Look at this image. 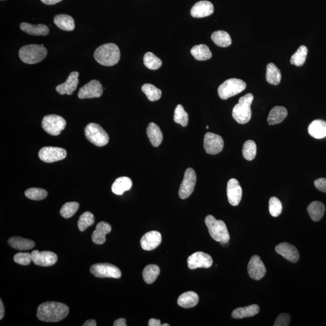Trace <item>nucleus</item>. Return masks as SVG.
<instances>
[{
  "label": "nucleus",
  "instance_id": "nucleus-1",
  "mask_svg": "<svg viewBox=\"0 0 326 326\" xmlns=\"http://www.w3.org/2000/svg\"><path fill=\"white\" fill-rule=\"evenodd\" d=\"M69 313V308L65 304L48 301L41 304L38 308V318L42 321L58 322L64 319Z\"/></svg>",
  "mask_w": 326,
  "mask_h": 326
},
{
  "label": "nucleus",
  "instance_id": "nucleus-2",
  "mask_svg": "<svg viewBox=\"0 0 326 326\" xmlns=\"http://www.w3.org/2000/svg\"><path fill=\"white\" fill-rule=\"evenodd\" d=\"M96 61L106 67L113 66L119 62L120 52L116 44L108 43L98 47L94 53Z\"/></svg>",
  "mask_w": 326,
  "mask_h": 326
},
{
  "label": "nucleus",
  "instance_id": "nucleus-3",
  "mask_svg": "<svg viewBox=\"0 0 326 326\" xmlns=\"http://www.w3.org/2000/svg\"><path fill=\"white\" fill-rule=\"evenodd\" d=\"M205 223L208 228L210 235L215 241L228 244L230 237L223 221L217 220L214 216L208 215L205 219Z\"/></svg>",
  "mask_w": 326,
  "mask_h": 326
},
{
  "label": "nucleus",
  "instance_id": "nucleus-4",
  "mask_svg": "<svg viewBox=\"0 0 326 326\" xmlns=\"http://www.w3.org/2000/svg\"><path fill=\"white\" fill-rule=\"evenodd\" d=\"M253 95L248 93L240 98L239 103L233 108L232 116L240 124L247 123L251 118V105Z\"/></svg>",
  "mask_w": 326,
  "mask_h": 326
},
{
  "label": "nucleus",
  "instance_id": "nucleus-5",
  "mask_svg": "<svg viewBox=\"0 0 326 326\" xmlns=\"http://www.w3.org/2000/svg\"><path fill=\"white\" fill-rule=\"evenodd\" d=\"M47 55V50L45 47L37 44L23 46L19 51L21 60L28 64L38 63L42 61Z\"/></svg>",
  "mask_w": 326,
  "mask_h": 326
},
{
  "label": "nucleus",
  "instance_id": "nucleus-6",
  "mask_svg": "<svg viewBox=\"0 0 326 326\" xmlns=\"http://www.w3.org/2000/svg\"><path fill=\"white\" fill-rule=\"evenodd\" d=\"M246 87L247 84L242 80L236 78L229 79L219 86L218 93L221 99L227 100L228 98L241 93Z\"/></svg>",
  "mask_w": 326,
  "mask_h": 326
},
{
  "label": "nucleus",
  "instance_id": "nucleus-7",
  "mask_svg": "<svg viewBox=\"0 0 326 326\" xmlns=\"http://www.w3.org/2000/svg\"><path fill=\"white\" fill-rule=\"evenodd\" d=\"M85 134L89 141L98 147L106 146L109 140L105 130L99 124L94 123L87 124L85 129Z\"/></svg>",
  "mask_w": 326,
  "mask_h": 326
},
{
  "label": "nucleus",
  "instance_id": "nucleus-8",
  "mask_svg": "<svg viewBox=\"0 0 326 326\" xmlns=\"http://www.w3.org/2000/svg\"><path fill=\"white\" fill-rule=\"evenodd\" d=\"M66 121L63 117L55 114H50L44 117L42 127L44 130L51 135H58L66 127Z\"/></svg>",
  "mask_w": 326,
  "mask_h": 326
},
{
  "label": "nucleus",
  "instance_id": "nucleus-9",
  "mask_svg": "<svg viewBox=\"0 0 326 326\" xmlns=\"http://www.w3.org/2000/svg\"><path fill=\"white\" fill-rule=\"evenodd\" d=\"M91 273L96 277L120 278L121 272L119 268L110 263H97L91 266Z\"/></svg>",
  "mask_w": 326,
  "mask_h": 326
},
{
  "label": "nucleus",
  "instance_id": "nucleus-10",
  "mask_svg": "<svg viewBox=\"0 0 326 326\" xmlns=\"http://www.w3.org/2000/svg\"><path fill=\"white\" fill-rule=\"evenodd\" d=\"M197 183V174L192 168H188L185 173L182 185L179 190V197L181 199L185 200L194 192Z\"/></svg>",
  "mask_w": 326,
  "mask_h": 326
},
{
  "label": "nucleus",
  "instance_id": "nucleus-11",
  "mask_svg": "<svg viewBox=\"0 0 326 326\" xmlns=\"http://www.w3.org/2000/svg\"><path fill=\"white\" fill-rule=\"evenodd\" d=\"M38 155L41 161L52 163L66 158L67 151L61 147H44L40 150Z\"/></svg>",
  "mask_w": 326,
  "mask_h": 326
},
{
  "label": "nucleus",
  "instance_id": "nucleus-12",
  "mask_svg": "<svg viewBox=\"0 0 326 326\" xmlns=\"http://www.w3.org/2000/svg\"><path fill=\"white\" fill-rule=\"evenodd\" d=\"M224 142L220 135L207 132L204 136V147L207 153L216 155L223 149Z\"/></svg>",
  "mask_w": 326,
  "mask_h": 326
},
{
  "label": "nucleus",
  "instance_id": "nucleus-13",
  "mask_svg": "<svg viewBox=\"0 0 326 326\" xmlns=\"http://www.w3.org/2000/svg\"><path fill=\"white\" fill-rule=\"evenodd\" d=\"M188 265L189 268L191 269L199 268H209L213 265V259L209 254L198 251L189 257Z\"/></svg>",
  "mask_w": 326,
  "mask_h": 326
},
{
  "label": "nucleus",
  "instance_id": "nucleus-14",
  "mask_svg": "<svg viewBox=\"0 0 326 326\" xmlns=\"http://www.w3.org/2000/svg\"><path fill=\"white\" fill-rule=\"evenodd\" d=\"M102 94L103 88L100 82L92 80L80 89L78 97L80 99H91L101 97Z\"/></svg>",
  "mask_w": 326,
  "mask_h": 326
},
{
  "label": "nucleus",
  "instance_id": "nucleus-15",
  "mask_svg": "<svg viewBox=\"0 0 326 326\" xmlns=\"http://www.w3.org/2000/svg\"><path fill=\"white\" fill-rule=\"evenodd\" d=\"M248 272L252 279L260 280L265 277L266 269L259 256L254 255L251 258L248 265Z\"/></svg>",
  "mask_w": 326,
  "mask_h": 326
},
{
  "label": "nucleus",
  "instance_id": "nucleus-16",
  "mask_svg": "<svg viewBox=\"0 0 326 326\" xmlns=\"http://www.w3.org/2000/svg\"><path fill=\"white\" fill-rule=\"evenodd\" d=\"M31 254L32 262L38 266H50L57 262V255L51 251L35 250Z\"/></svg>",
  "mask_w": 326,
  "mask_h": 326
},
{
  "label": "nucleus",
  "instance_id": "nucleus-17",
  "mask_svg": "<svg viewBox=\"0 0 326 326\" xmlns=\"http://www.w3.org/2000/svg\"><path fill=\"white\" fill-rule=\"evenodd\" d=\"M227 194L228 202L231 205L238 206L242 200V189L238 180L232 179L228 181Z\"/></svg>",
  "mask_w": 326,
  "mask_h": 326
},
{
  "label": "nucleus",
  "instance_id": "nucleus-18",
  "mask_svg": "<svg viewBox=\"0 0 326 326\" xmlns=\"http://www.w3.org/2000/svg\"><path fill=\"white\" fill-rule=\"evenodd\" d=\"M161 233L156 231H151L142 237L140 241L141 247L145 251L155 250L161 244Z\"/></svg>",
  "mask_w": 326,
  "mask_h": 326
},
{
  "label": "nucleus",
  "instance_id": "nucleus-19",
  "mask_svg": "<svg viewBox=\"0 0 326 326\" xmlns=\"http://www.w3.org/2000/svg\"><path fill=\"white\" fill-rule=\"evenodd\" d=\"M275 251L292 263L297 262L300 258L297 248L288 243L283 242L277 245L275 247Z\"/></svg>",
  "mask_w": 326,
  "mask_h": 326
},
{
  "label": "nucleus",
  "instance_id": "nucleus-20",
  "mask_svg": "<svg viewBox=\"0 0 326 326\" xmlns=\"http://www.w3.org/2000/svg\"><path fill=\"white\" fill-rule=\"evenodd\" d=\"M79 74L78 72H73L70 74L69 77L63 84L59 85L56 87V90L61 95H72L76 90L79 84Z\"/></svg>",
  "mask_w": 326,
  "mask_h": 326
},
{
  "label": "nucleus",
  "instance_id": "nucleus-21",
  "mask_svg": "<svg viewBox=\"0 0 326 326\" xmlns=\"http://www.w3.org/2000/svg\"><path fill=\"white\" fill-rule=\"evenodd\" d=\"M214 12V7L211 2L201 1L197 3L192 7L191 14L193 17L204 18L211 16Z\"/></svg>",
  "mask_w": 326,
  "mask_h": 326
},
{
  "label": "nucleus",
  "instance_id": "nucleus-22",
  "mask_svg": "<svg viewBox=\"0 0 326 326\" xmlns=\"http://www.w3.org/2000/svg\"><path fill=\"white\" fill-rule=\"evenodd\" d=\"M111 226L107 222H100L96 225L92 235V241L95 244L102 245L106 242V235L111 232Z\"/></svg>",
  "mask_w": 326,
  "mask_h": 326
},
{
  "label": "nucleus",
  "instance_id": "nucleus-23",
  "mask_svg": "<svg viewBox=\"0 0 326 326\" xmlns=\"http://www.w3.org/2000/svg\"><path fill=\"white\" fill-rule=\"evenodd\" d=\"M20 29L22 31L32 36H46L50 32L48 27L46 25H33L27 23L21 24Z\"/></svg>",
  "mask_w": 326,
  "mask_h": 326
},
{
  "label": "nucleus",
  "instance_id": "nucleus-24",
  "mask_svg": "<svg viewBox=\"0 0 326 326\" xmlns=\"http://www.w3.org/2000/svg\"><path fill=\"white\" fill-rule=\"evenodd\" d=\"M308 132L313 138L321 139L326 137V121L315 120L308 127Z\"/></svg>",
  "mask_w": 326,
  "mask_h": 326
},
{
  "label": "nucleus",
  "instance_id": "nucleus-25",
  "mask_svg": "<svg viewBox=\"0 0 326 326\" xmlns=\"http://www.w3.org/2000/svg\"><path fill=\"white\" fill-rule=\"evenodd\" d=\"M147 135L151 144L153 147H158L161 144L163 135L159 127L155 123L151 122L147 128Z\"/></svg>",
  "mask_w": 326,
  "mask_h": 326
},
{
  "label": "nucleus",
  "instance_id": "nucleus-26",
  "mask_svg": "<svg viewBox=\"0 0 326 326\" xmlns=\"http://www.w3.org/2000/svg\"><path fill=\"white\" fill-rule=\"evenodd\" d=\"M199 301V297L197 293L188 291L183 293L178 299V304L179 306L186 309L194 307L197 306Z\"/></svg>",
  "mask_w": 326,
  "mask_h": 326
},
{
  "label": "nucleus",
  "instance_id": "nucleus-27",
  "mask_svg": "<svg viewBox=\"0 0 326 326\" xmlns=\"http://www.w3.org/2000/svg\"><path fill=\"white\" fill-rule=\"evenodd\" d=\"M287 115V111L283 106H276L271 109L268 117V122L270 125H274L282 122Z\"/></svg>",
  "mask_w": 326,
  "mask_h": 326
},
{
  "label": "nucleus",
  "instance_id": "nucleus-28",
  "mask_svg": "<svg viewBox=\"0 0 326 326\" xmlns=\"http://www.w3.org/2000/svg\"><path fill=\"white\" fill-rule=\"evenodd\" d=\"M55 25L65 31H73L75 29V23L73 18L68 15L61 14L54 18Z\"/></svg>",
  "mask_w": 326,
  "mask_h": 326
},
{
  "label": "nucleus",
  "instance_id": "nucleus-29",
  "mask_svg": "<svg viewBox=\"0 0 326 326\" xmlns=\"http://www.w3.org/2000/svg\"><path fill=\"white\" fill-rule=\"evenodd\" d=\"M260 307L257 304H252L245 307H239L234 310L232 316L235 319H242L256 315L259 312Z\"/></svg>",
  "mask_w": 326,
  "mask_h": 326
},
{
  "label": "nucleus",
  "instance_id": "nucleus-30",
  "mask_svg": "<svg viewBox=\"0 0 326 326\" xmlns=\"http://www.w3.org/2000/svg\"><path fill=\"white\" fill-rule=\"evenodd\" d=\"M9 244L11 247L20 251L31 250L35 245V242L31 240L15 236L9 239Z\"/></svg>",
  "mask_w": 326,
  "mask_h": 326
},
{
  "label": "nucleus",
  "instance_id": "nucleus-31",
  "mask_svg": "<svg viewBox=\"0 0 326 326\" xmlns=\"http://www.w3.org/2000/svg\"><path fill=\"white\" fill-rule=\"evenodd\" d=\"M132 186V180L128 177H122L115 180L112 186V191L114 194L121 195L124 192L129 191Z\"/></svg>",
  "mask_w": 326,
  "mask_h": 326
},
{
  "label": "nucleus",
  "instance_id": "nucleus-32",
  "mask_svg": "<svg viewBox=\"0 0 326 326\" xmlns=\"http://www.w3.org/2000/svg\"><path fill=\"white\" fill-rule=\"evenodd\" d=\"M307 212L312 220L318 222L321 220L325 212L324 204L320 201H313L307 207Z\"/></svg>",
  "mask_w": 326,
  "mask_h": 326
},
{
  "label": "nucleus",
  "instance_id": "nucleus-33",
  "mask_svg": "<svg viewBox=\"0 0 326 326\" xmlns=\"http://www.w3.org/2000/svg\"><path fill=\"white\" fill-rule=\"evenodd\" d=\"M266 79L269 84L277 85L281 79L280 70L273 63H269L266 67Z\"/></svg>",
  "mask_w": 326,
  "mask_h": 326
},
{
  "label": "nucleus",
  "instance_id": "nucleus-34",
  "mask_svg": "<svg viewBox=\"0 0 326 326\" xmlns=\"http://www.w3.org/2000/svg\"><path fill=\"white\" fill-rule=\"evenodd\" d=\"M191 54L198 61H206L212 57V53L208 46L200 44L193 47Z\"/></svg>",
  "mask_w": 326,
  "mask_h": 326
},
{
  "label": "nucleus",
  "instance_id": "nucleus-35",
  "mask_svg": "<svg viewBox=\"0 0 326 326\" xmlns=\"http://www.w3.org/2000/svg\"><path fill=\"white\" fill-rule=\"evenodd\" d=\"M211 38L213 42L221 47H227L230 46L232 43L230 35L227 32L223 31L213 32Z\"/></svg>",
  "mask_w": 326,
  "mask_h": 326
},
{
  "label": "nucleus",
  "instance_id": "nucleus-36",
  "mask_svg": "<svg viewBox=\"0 0 326 326\" xmlns=\"http://www.w3.org/2000/svg\"><path fill=\"white\" fill-rule=\"evenodd\" d=\"M160 273V269L156 265H149L143 271V279L147 284H152L156 280Z\"/></svg>",
  "mask_w": 326,
  "mask_h": 326
},
{
  "label": "nucleus",
  "instance_id": "nucleus-37",
  "mask_svg": "<svg viewBox=\"0 0 326 326\" xmlns=\"http://www.w3.org/2000/svg\"><path fill=\"white\" fill-rule=\"evenodd\" d=\"M308 50L306 46H301L297 50L290 58V64L295 66L301 67L305 62L307 55Z\"/></svg>",
  "mask_w": 326,
  "mask_h": 326
},
{
  "label": "nucleus",
  "instance_id": "nucleus-38",
  "mask_svg": "<svg viewBox=\"0 0 326 326\" xmlns=\"http://www.w3.org/2000/svg\"><path fill=\"white\" fill-rule=\"evenodd\" d=\"M141 89L147 99L151 102L156 101L161 97V91L152 84H145L142 86Z\"/></svg>",
  "mask_w": 326,
  "mask_h": 326
},
{
  "label": "nucleus",
  "instance_id": "nucleus-39",
  "mask_svg": "<svg viewBox=\"0 0 326 326\" xmlns=\"http://www.w3.org/2000/svg\"><path fill=\"white\" fill-rule=\"evenodd\" d=\"M143 61L145 66L150 70L158 69L162 65L161 59L152 52H147L144 55Z\"/></svg>",
  "mask_w": 326,
  "mask_h": 326
},
{
  "label": "nucleus",
  "instance_id": "nucleus-40",
  "mask_svg": "<svg viewBox=\"0 0 326 326\" xmlns=\"http://www.w3.org/2000/svg\"><path fill=\"white\" fill-rule=\"evenodd\" d=\"M174 120L183 127L188 125L189 115L182 105H178L175 109Z\"/></svg>",
  "mask_w": 326,
  "mask_h": 326
},
{
  "label": "nucleus",
  "instance_id": "nucleus-41",
  "mask_svg": "<svg viewBox=\"0 0 326 326\" xmlns=\"http://www.w3.org/2000/svg\"><path fill=\"white\" fill-rule=\"evenodd\" d=\"M257 153V146L253 140H248L245 142L243 146L242 154L244 158L248 161L254 159Z\"/></svg>",
  "mask_w": 326,
  "mask_h": 326
},
{
  "label": "nucleus",
  "instance_id": "nucleus-42",
  "mask_svg": "<svg viewBox=\"0 0 326 326\" xmlns=\"http://www.w3.org/2000/svg\"><path fill=\"white\" fill-rule=\"evenodd\" d=\"M95 219L93 213L86 212L80 216L78 222L79 230L81 232H84L89 227L94 224Z\"/></svg>",
  "mask_w": 326,
  "mask_h": 326
},
{
  "label": "nucleus",
  "instance_id": "nucleus-43",
  "mask_svg": "<svg viewBox=\"0 0 326 326\" xmlns=\"http://www.w3.org/2000/svg\"><path fill=\"white\" fill-rule=\"evenodd\" d=\"M79 208V204L76 202L67 203L62 206L60 213L64 218H70L75 215Z\"/></svg>",
  "mask_w": 326,
  "mask_h": 326
},
{
  "label": "nucleus",
  "instance_id": "nucleus-44",
  "mask_svg": "<svg viewBox=\"0 0 326 326\" xmlns=\"http://www.w3.org/2000/svg\"><path fill=\"white\" fill-rule=\"evenodd\" d=\"M47 192L46 190L40 188H31L25 192L26 197L30 200L41 201L47 197Z\"/></svg>",
  "mask_w": 326,
  "mask_h": 326
},
{
  "label": "nucleus",
  "instance_id": "nucleus-45",
  "mask_svg": "<svg viewBox=\"0 0 326 326\" xmlns=\"http://www.w3.org/2000/svg\"><path fill=\"white\" fill-rule=\"evenodd\" d=\"M269 213L272 216L276 218L282 212V204L276 197H272L269 201Z\"/></svg>",
  "mask_w": 326,
  "mask_h": 326
},
{
  "label": "nucleus",
  "instance_id": "nucleus-46",
  "mask_svg": "<svg viewBox=\"0 0 326 326\" xmlns=\"http://www.w3.org/2000/svg\"><path fill=\"white\" fill-rule=\"evenodd\" d=\"M15 262L21 265L26 266L30 264L32 261V254L29 253H19L15 255Z\"/></svg>",
  "mask_w": 326,
  "mask_h": 326
},
{
  "label": "nucleus",
  "instance_id": "nucleus-47",
  "mask_svg": "<svg viewBox=\"0 0 326 326\" xmlns=\"http://www.w3.org/2000/svg\"><path fill=\"white\" fill-rule=\"evenodd\" d=\"M290 321V316L287 313H281L277 316L274 322V326H288Z\"/></svg>",
  "mask_w": 326,
  "mask_h": 326
},
{
  "label": "nucleus",
  "instance_id": "nucleus-48",
  "mask_svg": "<svg viewBox=\"0 0 326 326\" xmlns=\"http://www.w3.org/2000/svg\"><path fill=\"white\" fill-rule=\"evenodd\" d=\"M314 185L319 191L326 193V179H317L314 182Z\"/></svg>",
  "mask_w": 326,
  "mask_h": 326
},
{
  "label": "nucleus",
  "instance_id": "nucleus-49",
  "mask_svg": "<svg viewBox=\"0 0 326 326\" xmlns=\"http://www.w3.org/2000/svg\"><path fill=\"white\" fill-rule=\"evenodd\" d=\"M148 325L149 326H160L161 325V321L160 320L154 318H151L149 319V322H148Z\"/></svg>",
  "mask_w": 326,
  "mask_h": 326
},
{
  "label": "nucleus",
  "instance_id": "nucleus-50",
  "mask_svg": "<svg viewBox=\"0 0 326 326\" xmlns=\"http://www.w3.org/2000/svg\"><path fill=\"white\" fill-rule=\"evenodd\" d=\"M113 325L114 326H126V319L124 318H120L115 320Z\"/></svg>",
  "mask_w": 326,
  "mask_h": 326
},
{
  "label": "nucleus",
  "instance_id": "nucleus-51",
  "mask_svg": "<svg viewBox=\"0 0 326 326\" xmlns=\"http://www.w3.org/2000/svg\"><path fill=\"white\" fill-rule=\"evenodd\" d=\"M41 2L43 3L44 4L47 5H53L58 3L61 2L62 0H41Z\"/></svg>",
  "mask_w": 326,
  "mask_h": 326
},
{
  "label": "nucleus",
  "instance_id": "nucleus-52",
  "mask_svg": "<svg viewBox=\"0 0 326 326\" xmlns=\"http://www.w3.org/2000/svg\"><path fill=\"white\" fill-rule=\"evenodd\" d=\"M5 313V309L2 300H0V319L4 318Z\"/></svg>",
  "mask_w": 326,
  "mask_h": 326
},
{
  "label": "nucleus",
  "instance_id": "nucleus-53",
  "mask_svg": "<svg viewBox=\"0 0 326 326\" xmlns=\"http://www.w3.org/2000/svg\"><path fill=\"white\" fill-rule=\"evenodd\" d=\"M97 323L94 319H88L87 321L84 322L83 326H96Z\"/></svg>",
  "mask_w": 326,
  "mask_h": 326
},
{
  "label": "nucleus",
  "instance_id": "nucleus-54",
  "mask_svg": "<svg viewBox=\"0 0 326 326\" xmlns=\"http://www.w3.org/2000/svg\"><path fill=\"white\" fill-rule=\"evenodd\" d=\"M162 326H170V324H167V323H165V324H161Z\"/></svg>",
  "mask_w": 326,
  "mask_h": 326
},
{
  "label": "nucleus",
  "instance_id": "nucleus-55",
  "mask_svg": "<svg viewBox=\"0 0 326 326\" xmlns=\"http://www.w3.org/2000/svg\"><path fill=\"white\" fill-rule=\"evenodd\" d=\"M206 128H207V129H209V126H206Z\"/></svg>",
  "mask_w": 326,
  "mask_h": 326
}]
</instances>
